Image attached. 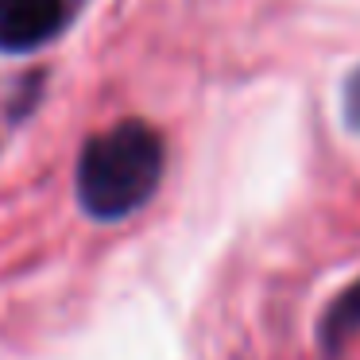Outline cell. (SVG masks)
I'll return each instance as SVG.
<instances>
[{
    "mask_svg": "<svg viewBox=\"0 0 360 360\" xmlns=\"http://www.w3.org/2000/svg\"><path fill=\"white\" fill-rule=\"evenodd\" d=\"M167 171V143L148 120H117L78 151L74 190L89 221H124L155 198Z\"/></svg>",
    "mask_w": 360,
    "mask_h": 360,
    "instance_id": "6da1fadb",
    "label": "cell"
},
{
    "mask_svg": "<svg viewBox=\"0 0 360 360\" xmlns=\"http://www.w3.org/2000/svg\"><path fill=\"white\" fill-rule=\"evenodd\" d=\"M360 337V279H352L318 318V352L321 360H337L345 345Z\"/></svg>",
    "mask_w": 360,
    "mask_h": 360,
    "instance_id": "3957f363",
    "label": "cell"
},
{
    "mask_svg": "<svg viewBox=\"0 0 360 360\" xmlns=\"http://www.w3.org/2000/svg\"><path fill=\"white\" fill-rule=\"evenodd\" d=\"M341 112H345V124L360 136V66L345 78V86H341Z\"/></svg>",
    "mask_w": 360,
    "mask_h": 360,
    "instance_id": "277c9868",
    "label": "cell"
},
{
    "mask_svg": "<svg viewBox=\"0 0 360 360\" xmlns=\"http://www.w3.org/2000/svg\"><path fill=\"white\" fill-rule=\"evenodd\" d=\"M70 24V0H0V55H32Z\"/></svg>",
    "mask_w": 360,
    "mask_h": 360,
    "instance_id": "7a4b0ae2",
    "label": "cell"
}]
</instances>
